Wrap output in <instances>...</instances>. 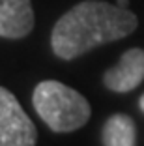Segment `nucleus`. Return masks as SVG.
I'll list each match as a JSON object with an SVG mask.
<instances>
[{
    "instance_id": "39448f33",
    "label": "nucleus",
    "mask_w": 144,
    "mask_h": 146,
    "mask_svg": "<svg viewBox=\"0 0 144 146\" xmlns=\"http://www.w3.org/2000/svg\"><path fill=\"white\" fill-rule=\"evenodd\" d=\"M34 28V9L30 0H0V36L21 39Z\"/></svg>"
},
{
    "instance_id": "20e7f679",
    "label": "nucleus",
    "mask_w": 144,
    "mask_h": 146,
    "mask_svg": "<svg viewBox=\"0 0 144 146\" xmlns=\"http://www.w3.org/2000/svg\"><path fill=\"white\" fill-rule=\"evenodd\" d=\"M144 81V49L133 47L125 51L112 68L103 73V84L110 92L125 94L135 90Z\"/></svg>"
},
{
    "instance_id": "7ed1b4c3",
    "label": "nucleus",
    "mask_w": 144,
    "mask_h": 146,
    "mask_svg": "<svg viewBox=\"0 0 144 146\" xmlns=\"http://www.w3.org/2000/svg\"><path fill=\"white\" fill-rule=\"evenodd\" d=\"M38 129L17 98L0 86V146H36Z\"/></svg>"
},
{
    "instance_id": "6e6552de",
    "label": "nucleus",
    "mask_w": 144,
    "mask_h": 146,
    "mask_svg": "<svg viewBox=\"0 0 144 146\" xmlns=\"http://www.w3.org/2000/svg\"><path fill=\"white\" fill-rule=\"evenodd\" d=\"M127 4H129V0H118V6H122V8H127Z\"/></svg>"
},
{
    "instance_id": "f257e3e1",
    "label": "nucleus",
    "mask_w": 144,
    "mask_h": 146,
    "mask_svg": "<svg viewBox=\"0 0 144 146\" xmlns=\"http://www.w3.org/2000/svg\"><path fill=\"white\" fill-rule=\"evenodd\" d=\"M137 25L139 19L129 8L103 0H84L56 21L51 47L58 58L73 60L103 43L133 34Z\"/></svg>"
},
{
    "instance_id": "0eeeda50",
    "label": "nucleus",
    "mask_w": 144,
    "mask_h": 146,
    "mask_svg": "<svg viewBox=\"0 0 144 146\" xmlns=\"http://www.w3.org/2000/svg\"><path fill=\"white\" fill-rule=\"evenodd\" d=\"M139 107H140V111L144 112V94L140 96V99H139Z\"/></svg>"
},
{
    "instance_id": "423d86ee",
    "label": "nucleus",
    "mask_w": 144,
    "mask_h": 146,
    "mask_svg": "<svg viewBox=\"0 0 144 146\" xmlns=\"http://www.w3.org/2000/svg\"><path fill=\"white\" fill-rule=\"evenodd\" d=\"M103 146H137V125L131 116L116 112L109 116L101 131Z\"/></svg>"
},
{
    "instance_id": "f03ea898",
    "label": "nucleus",
    "mask_w": 144,
    "mask_h": 146,
    "mask_svg": "<svg viewBox=\"0 0 144 146\" xmlns=\"http://www.w3.org/2000/svg\"><path fill=\"white\" fill-rule=\"evenodd\" d=\"M32 105L54 133H71L92 116L88 99L60 81H41L34 88Z\"/></svg>"
}]
</instances>
